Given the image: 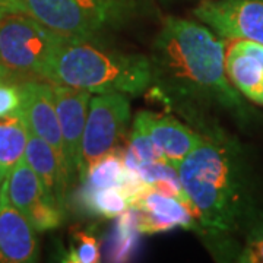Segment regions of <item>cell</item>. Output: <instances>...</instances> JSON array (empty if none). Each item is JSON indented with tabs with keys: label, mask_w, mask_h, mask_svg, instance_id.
I'll list each match as a JSON object with an SVG mask.
<instances>
[{
	"label": "cell",
	"mask_w": 263,
	"mask_h": 263,
	"mask_svg": "<svg viewBox=\"0 0 263 263\" xmlns=\"http://www.w3.org/2000/svg\"><path fill=\"white\" fill-rule=\"evenodd\" d=\"M226 41L200 21L167 16L151 48L149 97L199 132L226 111L245 122L247 107L226 73Z\"/></svg>",
	"instance_id": "1"
},
{
	"label": "cell",
	"mask_w": 263,
	"mask_h": 263,
	"mask_svg": "<svg viewBox=\"0 0 263 263\" xmlns=\"http://www.w3.org/2000/svg\"><path fill=\"white\" fill-rule=\"evenodd\" d=\"M179 167V179L200 231L215 240L257 226L252 171L240 142L214 124Z\"/></svg>",
	"instance_id": "2"
},
{
	"label": "cell",
	"mask_w": 263,
	"mask_h": 263,
	"mask_svg": "<svg viewBox=\"0 0 263 263\" xmlns=\"http://www.w3.org/2000/svg\"><path fill=\"white\" fill-rule=\"evenodd\" d=\"M43 79L91 94L141 95L151 85L149 56L98 47L94 41L65 40L50 57Z\"/></svg>",
	"instance_id": "3"
},
{
	"label": "cell",
	"mask_w": 263,
	"mask_h": 263,
	"mask_svg": "<svg viewBox=\"0 0 263 263\" xmlns=\"http://www.w3.org/2000/svg\"><path fill=\"white\" fill-rule=\"evenodd\" d=\"M63 41L28 15L5 13L0 16V67L16 76L43 79L50 57Z\"/></svg>",
	"instance_id": "4"
},
{
	"label": "cell",
	"mask_w": 263,
	"mask_h": 263,
	"mask_svg": "<svg viewBox=\"0 0 263 263\" xmlns=\"http://www.w3.org/2000/svg\"><path fill=\"white\" fill-rule=\"evenodd\" d=\"M130 120V103L126 94L105 92L91 97L78 160V180L82 183L100 158L117 149Z\"/></svg>",
	"instance_id": "5"
},
{
	"label": "cell",
	"mask_w": 263,
	"mask_h": 263,
	"mask_svg": "<svg viewBox=\"0 0 263 263\" xmlns=\"http://www.w3.org/2000/svg\"><path fill=\"white\" fill-rule=\"evenodd\" d=\"M15 12L70 41H95L111 25L97 0H15Z\"/></svg>",
	"instance_id": "6"
},
{
	"label": "cell",
	"mask_w": 263,
	"mask_h": 263,
	"mask_svg": "<svg viewBox=\"0 0 263 263\" xmlns=\"http://www.w3.org/2000/svg\"><path fill=\"white\" fill-rule=\"evenodd\" d=\"M193 16L226 40L263 44V0H200Z\"/></svg>",
	"instance_id": "7"
},
{
	"label": "cell",
	"mask_w": 263,
	"mask_h": 263,
	"mask_svg": "<svg viewBox=\"0 0 263 263\" xmlns=\"http://www.w3.org/2000/svg\"><path fill=\"white\" fill-rule=\"evenodd\" d=\"M5 183L10 202L28 219L35 233L50 231L62 224L63 211L48 196L25 158L10 170Z\"/></svg>",
	"instance_id": "8"
},
{
	"label": "cell",
	"mask_w": 263,
	"mask_h": 263,
	"mask_svg": "<svg viewBox=\"0 0 263 263\" xmlns=\"http://www.w3.org/2000/svg\"><path fill=\"white\" fill-rule=\"evenodd\" d=\"M53 85L56 111L63 138L65 168L69 184L78 177V160L88 116L91 92L67 85Z\"/></svg>",
	"instance_id": "9"
},
{
	"label": "cell",
	"mask_w": 263,
	"mask_h": 263,
	"mask_svg": "<svg viewBox=\"0 0 263 263\" xmlns=\"http://www.w3.org/2000/svg\"><path fill=\"white\" fill-rule=\"evenodd\" d=\"M21 116L27 123L29 133L48 142L65 164L63 138L57 117L53 85L44 79L31 78L21 85Z\"/></svg>",
	"instance_id": "10"
},
{
	"label": "cell",
	"mask_w": 263,
	"mask_h": 263,
	"mask_svg": "<svg viewBox=\"0 0 263 263\" xmlns=\"http://www.w3.org/2000/svg\"><path fill=\"white\" fill-rule=\"evenodd\" d=\"M135 124L149 135L154 143L161 149L165 161L176 170H179L184 158L203 138L202 132L196 130L170 113L139 111L135 117Z\"/></svg>",
	"instance_id": "11"
},
{
	"label": "cell",
	"mask_w": 263,
	"mask_h": 263,
	"mask_svg": "<svg viewBox=\"0 0 263 263\" xmlns=\"http://www.w3.org/2000/svg\"><path fill=\"white\" fill-rule=\"evenodd\" d=\"M138 214L139 234H160L181 227L200 231L193 209L173 196L148 187L133 205Z\"/></svg>",
	"instance_id": "12"
},
{
	"label": "cell",
	"mask_w": 263,
	"mask_h": 263,
	"mask_svg": "<svg viewBox=\"0 0 263 263\" xmlns=\"http://www.w3.org/2000/svg\"><path fill=\"white\" fill-rule=\"evenodd\" d=\"M37 260L35 230L10 202L6 183L0 184V262L28 263Z\"/></svg>",
	"instance_id": "13"
},
{
	"label": "cell",
	"mask_w": 263,
	"mask_h": 263,
	"mask_svg": "<svg viewBox=\"0 0 263 263\" xmlns=\"http://www.w3.org/2000/svg\"><path fill=\"white\" fill-rule=\"evenodd\" d=\"M24 158L37 174L48 196L63 211L69 181L66 176L65 164L54 148L44 139L29 133Z\"/></svg>",
	"instance_id": "14"
},
{
	"label": "cell",
	"mask_w": 263,
	"mask_h": 263,
	"mask_svg": "<svg viewBox=\"0 0 263 263\" xmlns=\"http://www.w3.org/2000/svg\"><path fill=\"white\" fill-rule=\"evenodd\" d=\"M226 73L234 88L252 100L263 105V66L234 46L226 47Z\"/></svg>",
	"instance_id": "15"
},
{
	"label": "cell",
	"mask_w": 263,
	"mask_h": 263,
	"mask_svg": "<svg viewBox=\"0 0 263 263\" xmlns=\"http://www.w3.org/2000/svg\"><path fill=\"white\" fill-rule=\"evenodd\" d=\"M28 136L29 130L21 111L0 117V184L16 162L24 158Z\"/></svg>",
	"instance_id": "16"
},
{
	"label": "cell",
	"mask_w": 263,
	"mask_h": 263,
	"mask_svg": "<svg viewBox=\"0 0 263 263\" xmlns=\"http://www.w3.org/2000/svg\"><path fill=\"white\" fill-rule=\"evenodd\" d=\"M138 214L133 206H129L117 216V222L113 230V238L110 243L108 256L113 262H126L138 245Z\"/></svg>",
	"instance_id": "17"
},
{
	"label": "cell",
	"mask_w": 263,
	"mask_h": 263,
	"mask_svg": "<svg viewBox=\"0 0 263 263\" xmlns=\"http://www.w3.org/2000/svg\"><path fill=\"white\" fill-rule=\"evenodd\" d=\"M123 170H124L123 152H120V148H117L103 158H100L89 168L86 177L82 181V190L117 187Z\"/></svg>",
	"instance_id": "18"
},
{
	"label": "cell",
	"mask_w": 263,
	"mask_h": 263,
	"mask_svg": "<svg viewBox=\"0 0 263 263\" xmlns=\"http://www.w3.org/2000/svg\"><path fill=\"white\" fill-rule=\"evenodd\" d=\"M81 199L86 209L104 218H117L127 208V199L117 187L81 190Z\"/></svg>",
	"instance_id": "19"
},
{
	"label": "cell",
	"mask_w": 263,
	"mask_h": 263,
	"mask_svg": "<svg viewBox=\"0 0 263 263\" xmlns=\"http://www.w3.org/2000/svg\"><path fill=\"white\" fill-rule=\"evenodd\" d=\"M127 149L139 162H167L161 149L154 143L149 135L135 123L129 136Z\"/></svg>",
	"instance_id": "20"
},
{
	"label": "cell",
	"mask_w": 263,
	"mask_h": 263,
	"mask_svg": "<svg viewBox=\"0 0 263 263\" xmlns=\"http://www.w3.org/2000/svg\"><path fill=\"white\" fill-rule=\"evenodd\" d=\"M16 82V75L0 67V117H6L21 111L22 91Z\"/></svg>",
	"instance_id": "21"
},
{
	"label": "cell",
	"mask_w": 263,
	"mask_h": 263,
	"mask_svg": "<svg viewBox=\"0 0 263 263\" xmlns=\"http://www.w3.org/2000/svg\"><path fill=\"white\" fill-rule=\"evenodd\" d=\"M73 243L66 254L65 262L69 263H97L101 260L98 240L86 233H76Z\"/></svg>",
	"instance_id": "22"
},
{
	"label": "cell",
	"mask_w": 263,
	"mask_h": 263,
	"mask_svg": "<svg viewBox=\"0 0 263 263\" xmlns=\"http://www.w3.org/2000/svg\"><path fill=\"white\" fill-rule=\"evenodd\" d=\"M101 8L105 10L107 16L110 19V24L123 25L129 19L135 18V15L139 12L142 0H97Z\"/></svg>",
	"instance_id": "23"
},
{
	"label": "cell",
	"mask_w": 263,
	"mask_h": 263,
	"mask_svg": "<svg viewBox=\"0 0 263 263\" xmlns=\"http://www.w3.org/2000/svg\"><path fill=\"white\" fill-rule=\"evenodd\" d=\"M149 187L136 170L130 168L127 165H124V170L122 173V177L119 180V186L117 189L122 192L124 197L127 199L129 206H133L136 203V200L146 192V189Z\"/></svg>",
	"instance_id": "24"
},
{
	"label": "cell",
	"mask_w": 263,
	"mask_h": 263,
	"mask_svg": "<svg viewBox=\"0 0 263 263\" xmlns=\"http://www.w3.org/2000/svg\"><path fill=\"white\" fill-rule=\"evenodd\" d=\"M238 262L263 263V222L246 234V243L238 254Z\"/></svg>",
	"instance_id": "25"
},
{
	"label": "cell",
	"mask_w": 263,
	"mask_h": 263,
	"mask_svg": "<svg viewBox=\"0 0 263 263\" xmlns=\"http://www.w3.org/2000/svg\"><path fill=\"white\" fill-rule=\"evenodd\" d=\"M230 44L234 46L237 50L256 59L263 66V44L254 43L250 40H230Z\"/></svg>",
	"instance_id": "26"
},
{
	"label": "cell",
	"mask_w": 263,
	"mask_h": 263,
	"mask_svg": "<svg viewBox=\"0 0 263 263\" xmlns=\"http://www.w3.org/2000/svg\"><path fill=\"white\" fill-rule=\"evenodd\" d=\"M15 12V0H0V16Z\"/></svg>",
	"instance_id": "27"
},
{
	"label": "cell",
	"mask_w": 263,
	"mask_h": 263,
	"mask_svg": "<svg viewBox=\"0 0 263 263\" xmlns=\"http://www.w3.org/2000/svg\"><path fill=\"white\" fill-rule=\"evenodd\" d=\"M165 2H171V0H165Z\"/></svg>",
	"instance_id": "28"
}]
</instances>
